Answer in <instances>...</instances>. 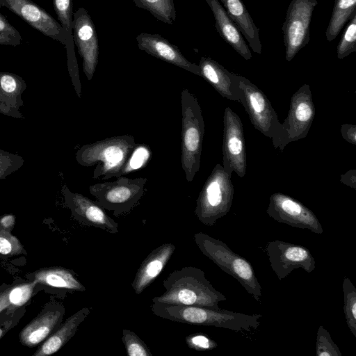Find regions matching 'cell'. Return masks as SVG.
I'll use <instances>...</instances> for the list:
<instances>
[{"mask_svg":"<svg viewBox=\"0 0 356 356\" xmlns=\"http://www.w3.org/2000/svg\"><path fill=\"white\" fill-rule=\"evenodd\" d=\"M163 285L165 292L152 298V302L219 309L218 303L227 299L213 286L204 272L194 266L172 271Z\"/></svg>","mask_w":356,"mask_h":356,"instance_id":"obj_1","label":"cell"},{"mask_svg":"<svg viewBox=\"0 0 356 356\" xmlns=\"http://www.w3.org/2000/svg\"><path fill=\"white\" fill-rule=\"evenodd\" d=\"M152 312L172 321L195 325L214 326L236 332L257 329L261 314L249 315L225 309L156 302Z\"/></svg>","mask_w":356,"mask_h":356,"instance_id":"obj_2","label":"cell"},{"mask_svg":"<svg viewBox=\"0 0 356 356\" xmlns=\"http://www.w3.org/2000/svg\"><path fill=\"white\" fill-rule=\"evenodd\" d=\"M181 164L188 182L200 170L204 123L196 97L188 89L181 92Z\"/></svg>","mask_w":356,"mask_h":356,"instance_id":"obj_3","label":"cell"},{"mask_svg":"<svg viewBox=\"0 0 356 356\" xmlns=\"http://www.w3.org/2000/svg\"><path fill=\"white\" fill-rule=\"evenodd\" d=\"M193 238L204 255L235 278L257 301L261 302V286L252 265L245 258L235 253L224 242L207 234L196 233Z\"/></svg>","mask_w":356,"mask_h":356,"instance_id":"obj_4","label":"cell"},{"mask_svg":"<svg viewBox=\"0 0 356 356\" xmlns=\"http://www.w3.org/2000/svg\"><path fill=\"white\" fill-rule=\"evenodd\" d=\"M136 145L132 136H113L82 146L76 159L83 166L96 165L92 179L102 176V179L106 180L122 167Z\"/></svg>","mask_w":356,"mask_h":356,"instance_id":"obj_5","label":"cell"},{"mask_svg":"<svg viewBox=\"0 0 356 356\" xmlns=\"http://www.w3.org/2000/svg\"><path fill=\"white\" fill-rule=\"evenodd\" d=\"M222 165L217 163L206 180L196 202L195 213L204 225L213 226L232 207L234 187Z\"/></svg>","mask_w":356,"mask_h":356,"instance_id":"obj_6","label":"cell"},{"mask_svg":"<svg viewBox=\"0 0 356 356\" xmlns=\"http://www.w3.org/2000/svg\"><path fill=\"white\" fill-rule=\"evenodd\" d=\"M147 178L130 179L119 177L114 181L98 183L89 186V192L104 209L115 217L129 213L143 196Z\"/></svg>","mask_w":356,"mask_h":356,"instance_id":"obj_7","label":"cell"},{"mask_svg":"<svg viewBox=\"0 0 356 356\" xmlns=\"http://www.w3.org/2000/svg\"><path fill=\"white\" fill-rule=\"evenodd\" d=\"M237 92L253 127L266 137L274 140L282 123L268 97L247 78L236 74Z\"/></svg>","mask_w":356,"mask_h":356,"instance_id":"obj_8","label":"cell"},{"mask_svg":"<svg viewBox=\"0 0 356 356\" xmlns=\"http://www.w3.org/2000/svg\"><path fill=\"white\" fill-rule=\"evenodd\" d=\"M315 116V106L308 84H304L291 97L286 118L273 140V145L281 152L289 143L305 138Z\"/></svg>","mask_w":356,"mask_h":356,"instance_id":"obj_9","label":"cell"},{"mask_svg":"<svg viewBox=\"0 0 356 356\" xmlns=\"http://www.w3.org/2000/svg\"><path fill=\"white\" fill-rule=\"evenodd\" d=\"M317 0H292L282 26L285 58L290 62L310 39L309 29Z\"/></svg>","mask_w":356,"mask_h":356,"instance_id":"obj_10","label":"cell"},{"mask_svg":"<svg viewBox=\"0 0 356 356\" xmlns=\"http://www.w3.org/2000/svg\"><path fill=\"white\" fill-rule=\"evenodd\" d=\"M222 167L229 174L236 172L239 177L246 173L247 156L242 122L229 107L223 115Z\"/></svg>","mask_w":356,"mask_h":356,"instance_id":"obj_11","label":"cell"},{"mask_svg":"<svg viewBox=\"0 0 356 356\" xmlns=\"http://www.w3.org/2000/svg\"><path fill=\"white\" fill-rule=\"evenodd\" d=\"M266 212L279 222L309 229L315 234L323 232V227L314 213L296 199L286 194L273 193L269 198Z\"/></svg>","mask_w":356,"mask_h":356,"instance_id":"obj_12","label":"cell"},{"mask_svg":"<svg viewBox=\"0 0 356 356\" xmlns=\"http://www.w3.org/2000/svg\"><path fill=\"white\" fill-rule=\"evenodd\" d=\"M266 250L270 267L280 280L294 269L302 268L310 273L316 267L312 253L302 245L275 240L267 243Z\"/></svg>","mask_w":356,"mask_h":356,"instance_id":"obj_13","label":"cell"},{"mask_svg":"<svg viewBox=\"0 0 356 356\" xmlns=\"http://www.w3.org/2000/svg\"><path fill=\"white\" fill-rule=\"evenodd\" d=\"M73 40L82 58L83 70L88 81L98 63L99 44L96 29L88 11L79 8L73 13Z\"/></svg>","mask_w":356,"mask_h":356,"instance_id":"obj_14","label":"cell"},{"mask_svg":"<svg viewBox=\"0 0 356 356\" xmlns=\"http://www.w3.org/2000/svg\"><path fill=\"white\" fill-rule=\"evenodd\" d=\"M0 4L43 35L67 44V36L59 22L32 0H0Z\"/></svg>","mask_w":356,"mask_h":356,"instance_id":"obj_15","label":"cell"},{"mask_svg":"<svg viewBox=\"0 0 356 356\" xmlns=\"http://www.w3.org/2000/svg\"><path fill=\"white\" fill-rule=\"evenodd\" d=\"M65 313V309L61 302L55 300L47 302L38 316L20 331V343L33 348L44 341L61 325Z\"/></svg>","mask_w":356,"mask_h":356,"instance_id":"obj_16","label":"cell"},{"mask_svg":"<svg viewBox=\"0 0 356 356\" xmlns=\"http://www.w3.org/2000/svg\"><path fill=\"white\" fill-rule=\"evenodd\" d=\"M65 202L72 216L80 223L104 229L111 234L119 232L118 224L112 219L97 202L66 188Z\"/></svg>","mask_w":356,"mask_h":356,"instance_id":"obj_17","label":"cell"},{"mask_svg":"<svg viewBox=\"0 0 356 356\" xmlns=\"http://www.w3.org/2000/svg\"><path fill=\"white\" fill-rule=\"evenodd\" d=\"M136 39L140 50L200 76L198 65L188 60L177 46L171 44L161 35L141 33Z\"/></svg>","mask_w":356,"mask_h":356,"instance_id":"obj_18","label":"cell"},{"mask_svg":"<svg viewBox=\"0 0 356 356\" xmlns=\"http://www.w3.org/2000/svg\"><path fill=\"white\" fill-rule=\"evenodd\" d=\"M175 249L174 244L165 243L152 250L145 257L131 284L136 295L141 294L159 277Z\"/></svg>","mask_w":356,"mask_h":356,"instance_id":"obj_19","label":"cell"},{"mask_svg":"<svg viewBox=\"0 0 356 356\" xmlns=\"http://www.w3.org/2000/svg\"><path fill=\"white\" fill-rule=\"evenodd\" d=\"M200 76L222 97L239 102L236 74L230 72L213 59L202 56L198 64Z\"/></svg>","mask_w":356,"mask_h":356,"instance_id":"obj_20","label":"cell"},{"mask_svg":"<svg viewBox=\"0 0 356 356\" xmlns=\"http://www.w3.org/2000/svg\"><path fill=\"white\" fill-rule=\"evenodd\" d=\"M211 8L220 35L245 60H250L252 54L242 34L218 0H205Z\"/></svg>","mask_w":356,"mask_h":356,"instance_id":"obj_21","label":"cell"},{"mask_svg":"<svg viewBox=\"0 0 356 356\" xmlns=\"http://www.w3.org/2000/svg\"><path fill=\"white\" fill-rule=\"evenodd\" d=\"M90 313V309L84 307L68 317L44 341L33 356H47L58 352L76 334L79 326Z\"/></svg>","mask_w":356,"mask_h":356,"instance_id":"obj_22","label":"cell"},{"mask_svg":"<svg viewBox=\"0 0 356 356\" xmlns=\"http://www.w3.org/2000/svg\"><path fill=\"white\" fill-rule=\"evenodd\" d=\"M224 8L249 43L251 49L261 54L259 29L242 0H220Z\"/></svg>","mask_w":356,"mask_h":356,"instance_id":"obj_23","label":"cell"},{"mask_svg":"<svg viewBox=\"0 0 356 356\" xmlns=\"http://www.w3.org/2000/svg\"><path fill=\"white\" fill-rule=\"evenodd\" d=\"M31 280L37 284L51 286L64 292L85 291L86 287L79 280L76 273L60 266L40 268L31 274Z\"/></svg>","mask_w":356,"mask_h":356,"instance_id":"obj_24","label":"cell"},{"mask_svg":"<svg viewBox=\"0 0 356 356\" xmlns=\"http://www.w3.org/2000/svg\"><path fill=\"white\" fill-rule=\"evenodd\" d=\"M52 2L57 18L67 36V44L65 47L67 51L69 72L74 86H79L81 83L73 40L72 0H52Z\"/></svg>","mask_w":356,"mask_h":356,"instance_id":"obj_25","label":"cell"},{"mask_svg":"<svg viewBox=\"0 0 356 356\" xmlns=\"http://www.w3.org/2000/svg\"><path fill=\"white\" fill-rule=\"evenodd\" d=\"M356 13V0H335L332 15L325 31L326 39L334 40L346 22Z\"/></svg>","mask_w":356,"mask_h":356,"instance_id":"obj_26","label":"cell"},{"mask_svg":"<svg viewBox=\"0 0 356 356\" xmlns=\"http://www.w3.org/2000/svg\"><path fill=\"white\" fill-rule=\"evenodd\" d=\"M138 8L149 11L162 22L172 24L176 19V10L173 0H133Z\"/></svg>","mask_w":356,"mask_h":356,"instance_id":"obj_27","label":"cell"},{"mask_svg":"<svg viewBox=\"0 0 356 356\" xmlns=\"http://www.w3.org/2000/svg\"><path fill=\"white\" fill-rule=\"evenodd\" d=\"M152 155V152L148 145L136 143L129 157L112 177H119L143 168L151 159Z\"/></svg>","mask_w":356,"mask_h":356,"instance_id":"obj_28","label":"cell"},{"mask_svg":"<svg viewBox=\"0 0 356 356\" xmlns=\"http://www.w3.org/2000/svg\"><path fill=\"white\" fill-rule=\"evenodd\" d=\"M342 289L345 318L351 333L356 337V289L348 277L343 278Z\"/></svg>","mask_w":356,"mask_h":356,"instance_id":"obj_29","label":"cell"},{"mask_svg":"<svg viewBox=\"0 0 356 356\" xmlns=\"http://www.w3.org/2000/svg\"><path fill=\"white\" fill-rule=\"evenodd\" d=\"M356 51V13L350 19L337 47V58L343 59Z\"/></svg>","mask_w":356,"mask_h":356,"instance_id":"obj_30","label":"cell"},{"mask_svg":"<svg viewBox=\"0 0 356 356\" xmlns=\"http://www.w3.org/2000/svg\"><path fill=\"white\" fill-rule=\"evenodd\" d=\"M36 285L34 280L12 284L8 294L11 306L13 307L26 306L28 301L31 300Z\"/></svg>","mask_w":356,"mask_h":356,"instance_id":"obj_31","label":"cell"},{"mask_svg":"<svg viewBox=\"0 0 356 356\" xmlns=\"http://www.w3.org/2000/svg\"><path fill=\"white\" fill-rule=\"evenodd\" d=\"M122 341L129 356H152L147 344L133 331L122 330Z\"/></svg>","mask_w":356,"mask_h":356,"instance_id":"obj_32","label":"cell"},{"mask_svg":"<svg viewBox=\"0 0 356 356\" xmlns=\"http://www.w3.org/2000/svg\"><path fill=\"white\" fill-rule=\"evenodd\" d=\"M26 254L19 239L11 232L0 227V254L6 257H13L19 254Z\"/></svg>","mask_w":356,"mask_h":356,"instance_id":"obj_33","label":"cell"},{"mask_svg":"<svg viewBox=\"0 0 356 356\" xmlns=\"http://www.w3.org/2000/svg\"><path fill=\"white\" fill-rule=\"evenodd\" d=\"M317 356H341L338 346L332 341L330 333L321 325L318 328L316 337Z\"/></svg>","mask_w":356,"mask_h":356,"instance_id":"obj_34","label":"cell"},{"mask_svg":"<svg viewBox=\"0 0 356 356\" xmlns=\"http://www.w3.org/2000/svg\"><path fill=\"white\" fill-rule=\"evenodd\" d=\"M26 312V306L10 307L0 314V339L16 326Z\"/></svg>","mask_w":356,"mask_h":356,"instance_id":"obj_35","label":"cell"},{"mask_svg":"<svg viewBox=\"0 0 356 356\" xmlns=\"http://www.w3.org/2000/svg\"><path fill=\"white\" fill-rule=\"evenodd\" d=\"M22 40L19 32L0 13V45L16 47Z\"/></svg>","mask_w":356,"mask_h":356,"instance_id":"obj_36","label":"cell"},{"mask_svg":"<svg viewBox=\"0 0 356 356\" xmlns=\"http://www.w3.org/2000/svg\"><path fill=\"white\" fill-rule=\"evenodd\" d=\"M187 346L197 351L211 350L218 346V343L203 333H194L186 337Z\"/></svg>","mask_w":356,"mask_h":356,"instance_id":"obj_37","label":"cell"},{"mask_svg":"<svg viewBox=\"0 0 356 356\" xmlns=\"http://www.w3.org/2000/svg\"><path fill=\"white\" fill-rule=\"evenodd\" d=\"M340 132L342 138L350 144L356 145V126L350 124L341 125Z\"/></svg>","mask_w":356,"mask_h":356,"instance_id":"obj_38","label":"cell"},{"mask_svg":"<svg viewBox=\"0 0 356 356\" xmlns=\"http://www.w3.org/2000/svg\"><path fill=\"white\" fill-rule=\"evenodd\" d=\"M11 286L12 284H3L0 286V314L7 308L12 307L8 298Z\"/></svg>","mask_w":356,"mask_h":356,"instance_id":"obj_39","label":"cell"},{"mask_svg":"<svg viewBox=\"0 0 356 356\" xmlns=\"http://www.w3.org/2000/svg\"><path fill=\"white\" fill-rule=\"evenodd\" d=\"M0 84L1 88L8 92H13L17 88L15 78L10 74H3L0 76Z\"/></svg>","mask_w":356,"mask_h":356,"instance_id":"obj_40","label":"cell"},{"mask_svg":"<svg viewBox=\"0 0 356 356\" xmlns=\"http://www.w3.org/2000/svg\"><path fill=\"white\" fill-rule=\"evenodd\" d=\"M339 181L341 183L355 189L356 170H349L345 174L341 175Z\"/></svg>","mask_w":356,"mask_h":356,"instance_id":"obj_41","label":"cell"},{"mask_svg":"<svg viewBox=\"0 0 356 356\" xmlns=\"http://www.w3.org/2000/svg\"><path fill=\"white\" fill-rule=\"evenodd\" d=\"M15 223V216L8 214L0 218V227L11 232Z\"/></svg>","mask_w":356,"mask_h":356,"instance_id":"obj_42","label":"cell"}]
</instances>
